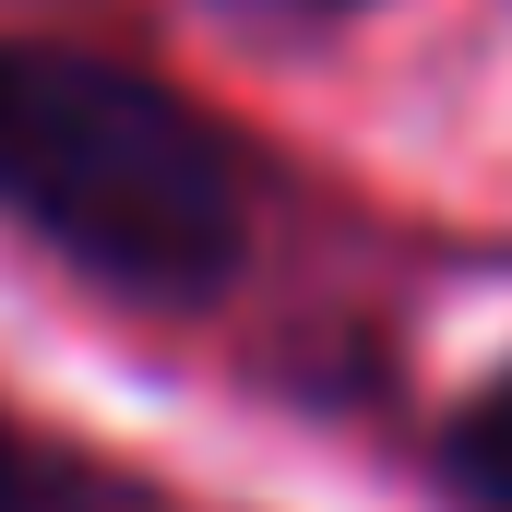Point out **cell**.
<instances>
[{
	"mask_svg": "<svg viewBox=\"0 0 512 512\" xmlns=\"http://www.w3.org/2000/svg\"><path fill=\"white\" fill-rule=\"evenodd\" d=\"M453 465H465V489H477V501H501V512H512V370L477 393V417H465Z\"/></svg>",
	"mask_w": 512,
	"mask_h": 512,
	"instance_id": "obj_2",
	"label": "cell"
},
{
	"mask_svg": "<svg viewBox=\"0 0 512 512\" xmlns=\"http://www.w3.org/2000/svg\"><path fill=\"white\" fill-rule=\"evenodd\" d=\"M0 512H48V465L24 453V429H0Z\"/></svg>",
	"mask_w": 512,
	"mask_h": 512,
	"instance_id": "obj_3",
	"label": "cell"
},
{
	"mask_svg": "<svg viewBox=\"0 0 512 512\" xmlns=\"http://www.w3.org/2000/svg\"><path fill=\"white\" fill-rule=\"evenodd\" d=\"M0 215L131 298H203L239 274V143L96 48H0Z\"/></svg>",
	"mask_w": 512,
	"mask_h": 512,
	"instance_id": "obj_1",
	"label": "cell"
}]
</instances>
